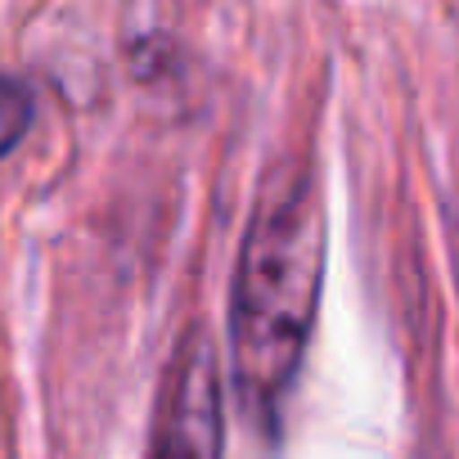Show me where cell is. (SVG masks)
I'll list each match as a JSON object with an SVG mask.
<instances>
[{
	"mask_svg": "<svg viewBox=\"0 0 459 459\" xmlns=\"http://www.w3.org/2000/svg\"><path fill=\"white\" fill-rule=\"evenodd\" d=\"M32 126V95L19 77H0V153H10Z\"/></svg>",
	"mask_w": 459,
	"mask_h": 459,
	"instance_id": "3",
	"label": "cell"
},
{
	"mask_svg": "<svg viewBox=\"0 0 459 459\" xmlns=\"http://www.w3.org/2000/svg\"><path fill=\"white\" fill-rule=\"evenodd\" d=\"M153 459H221V378L203 329H189L176 351L158 410Z\"/></svg>",
	"mask_w": 459,
	"mask_h": 459,
	"instance_id": "2",
	"label": "cell"
},
{
	"mask_svg": "<svg viewBox=\"0 0 459 459\" xmlns=\"http://www.w3.org/2000/svg\"><path fill=\"white\" fill-rule=\"evenodd\" d=\"M325 275V203L307 167H275L262 180L235 293H230V351L244 405L271 410L293 383Z\"/></svg>",
	"mask_w": 459,
	"mask_h": 459,
	"instance_id": "1",
	"label": "cell"
}]
</instances>
